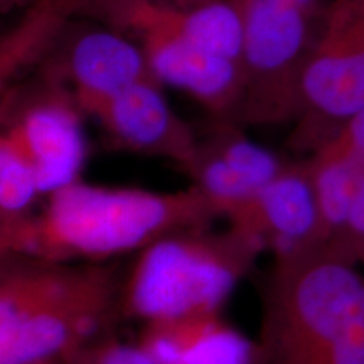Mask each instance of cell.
I'll return each instance as SVG.
<instances>
[{"label":"cell","instance_id":"cell-5","mask_svg":"<svg viewBox=\"0 0 364 364\" xmlns=\"http://www.w3.org/2000/svg\"><path fill=\"white\" fill-rule=\"evenodd\" d=\"M117 268L86 265L68 292L49 302L0 346V364H33L59 359L112 338L120 309Z\"/></svg>","mask_w":364,"mask_h":364},{"label":"cell","instance_id":"cell-1","mask_svg":"<svg viewBox=\"0 0 364 364\" xmlns=\"http://www.w3.org/2000/svg\"><path fill=\"white\" fill-rule=\"evenodd\" d=\"M220 208L196 186L177 193L76 181L38 215L0 223V252L44 262L108 260L177 231L209 226Z\"/></svg>","mask_w":364,"mask_h":364},{"label":"cell","instance_id":"cell-8","mask_svg":"<svg viewBox=\"0 0 364 364\" xmlns=\"http://www.w3.org/2000/svg\"><path fill=\"white\" fill-rule=\"evenodd\" d=\"M161 86L156 80L130 85L95 107L88 117L98 122L113 147L171 159L184 169L196 154L198 135L172 110Z\"/></svg>","mask_w":364,"mask_h":364},{"label":"cell","instance_id":"cell-17","mask_svg":"<svg viewBox=\"0 0 364 364\" xmlns=\"http://www.w3.org/2000/svg\"><path fill=\"white\" fill-rule=\"evenodd\" d=\"M318 43L364 56V27L339 11L331 0Z\"/></svg>","mask_w":364,"mask_h":364},{"label":"cell","instance_id":"cell-2","mask_svg":"<svg viewBox=\"0 0 364 364\" xmlns=\"http://www.w3.org/2000/svg\"><path fill=\"white\" fill-rule=\"evenodd\" d=\"M250 364H364V275L326 245L275 255Z\"/></svg>","mask_w":364,"mask_h":364},{"label":"cell","instance_id":"cell-18","mask_svg":"<svg viewBox=\"0 0 364 364\" xmlns=\"http://www.w3.org/2000/svg\"><path fill=\"white\" fill-rule=\"evenodd\" d=\"M322 147L338 150L341 154L356 159L364 166V110L349 120L329 142ZM321 149V147H318Z\"/></svg>","mask_w":364,"mask_h":364},{"label":"cell","instance_id":"cell-13","mask_svg":"<svg viewBox=\"0 0 364 364\" xmlns=\"http://www.w3.org/2000/svg\"><path fill=\"white\" fill-rule=\"evenodd\" d=\"M306 162L311 169L317 199L322 245H329L343 230L364 176V166L356 159L329 147L317 149Z\"/></svg>","mask_w":364,"mask_h":364},{"label":"cell","instance_id":"cell-23","mask_svg":"<svg viewBox=\"0 0 364 364\" xmlns=\"http://www.w3.org/2000/svg\"><path fill=\"white\" fill-rule=\"evenodd\" d=\"M363 265H364V262H363Z\"/></svg>","mask_w":364,"mask_h":364},{"label":"cell","instance_id":"cell-20","mask_svg":"<svg viewBox=\"0 0 364 364\" xmlns=\"http://www.w3.org/2000/svg\"><path fill=\"white\" fill-rule=\"evenodd\" d=\"M33 2L34 0H0V11H2V14H9L16 11V9L27 7Z\"/></svg>","mask_w":364,"mask_h":364},{"label":"cell","instance_id":"cell-21","mask_svg":"<svg viewBox=\"0 0 364 364\" xmlns=\"http://www.w3.org/2000/svg\"><path fill=\"white\" fill-rule=\"evenodd\" d=\"M172 2L184 9H196V7H203V6H209V4L220 2V0H172Z\"/></svg>","mask_w":364,"mask_h":364},{"label":"cell","instance_id":"cell-4","mask_svg":"<svg viewBox=\"0 0 364 364\" xmlns=\"http://www.w3.org/2000/svg\"><path fill=\"white\" fill-rule=\"evenodd\" d=\"M83 115L70 91L38 75L2 90L0 142L29 164L41 194L80 181L88 159Z\"/></svg>","mask_w":364,"mask_h":364},{"label":"cell","instance_id":"cell-6","mask_svg":"<svg viewBox=\"0 0 364 364\" xmlns=\"http://www.w3.org/2000/svg\"><path fill=\"white\" fill-rule=\"evenodd\" d=\"M36 71L70 91L85 115L130 85L156 80L139 44L90 19L71 21Z\"/></svg>","mask_w":364,"mask_h":364},{"label":"cell","instance_id":"cell-15","mask_svg":"<svg viewBox=\"0 0 364 364\" xmlns=\"http://www.w3.org/2000/svg\"><path fill=\"white\" fill-rule=\"evenodd\" d=\"M39 194L38 179L29 164L0 142V223L29 215L31 204Z\"/></svg>","mask_w":364,"mask_h":364},{"label":"cell","instance_id":"cell-7","mask_svg":"<svg viewBox=\"0 0 364 364\" xmlns=\"http://www.w3.org/2000/svg\"><path fill=\"white\" fill-rule=\"evenodd\" d=\"M80 19H90L142 46L186 39L243 65V27L228 0L184 9L172 0H83Z\"/></svg>","mask_w":364,"mask_h":364},{"label":"cell","instance_id":"cell-3","mask_svg":"<svg viewBox=\"0 0 364 364\" xmlns=\"http://www.w3.org/2000/svg\"><path fill=\"white\" fill-rule=\"evenodd\" d=\"M267 250L265 241L231 226L177 231L140 250L122 284V316L159 321L220 312Z\"/></svg>","mask_w":364,"mask_h":364},{"label":"cell","instance_id":"cell-12","mask_svg":"<svg viewBox=\"0 0 364 364\" xmlns=\"http://www.w3.org/2000/svg\"><path fill=\"white\" fill-rule=\"evenodd\" d=\"M83 0H34L29 11L0 44L2 90L31 68H38L59 34L71 21L80 19Z\"/></svg>","mask_w":364,"mask_h":364},{"label":"cell","instance_id":"cell-11","mask_svg":"<svg viewBox=\"0 0 364 364\" xmlns=\"http://www.w3.org/2000/svg\"><path fill=\"white\" fill-rule=\"evenodd\" d=\"M136 344L159 364H250L255 349L220 312L149 321Z\"/></svg>","mask_w":364,"mask_h":364},{"label":"cell","instance_id":"cell-16","mask_svg":"<svg viewBox=\"0 0 364 364\" xmlns=\"http://www.w3.org/2000/svg\"><path fill=\"white\" fill-rule=\"evenodd\" d=\"M354 263L364 262V176L359 182L348 218L334 241L326 245Z\"/></svg>","mask_w":364,"mask_h":364},{"label":"cell","instance_id":"cell-14","mask_svg":"<svg viewBox=\"0 0 364 364\" xmlns=\"http://www.w3.org/2000/svg\"><path fill=\"white\" fill-rule=\"evenodd\" d=\"M199 144L216 154L257 189L275 179L287 167L279 156L247 139L236 122L231 120H218L206 136L199 139Z\"/></svg>","mask_w":364,"mask_h":364},{"label":"cell","instance_id":"cell-9","mask_svg":"<svg viewBox=\"0 0 364 364\" xmlns=\"http://www.w3.org/2000/svg\"><path fill=\"white\" fill-rule=\"evenodd\" d=\"M231 226L265 241L275 255L322 245L321 218L307 162L287 164L275 179L226 211Z\"/></svg>","mask_w":364,"mask_h":364},{"label":"cell","instance_id":"cell-10","mask_svg":"<svg viewBox=\"0 0 364 364\" xmlns=\"http://www.w3.org/2000/svg\"><path fill=\"white\" fill-rule=\"evenodd\" d=\"M295 142L316 152L364 110V56L317 44L299 83Z\"/></svg>","mask_w":364,"mask_h":364},{"label":"cell","instance_id":"cell-22","mask_svg":"<svg viewBox=\"0 0 364 364\" xmlns=\"http://www.w3.org/2000/svg\"><path fill=\"white\" fill-rule=\"evenodd\" d=\"M33 364H61L59 359H43V361H36Z\"/></svg>","mask_w":364,"mask_h":364},{"label":"cell","instance_id":"cell-19","mask_svg":"<svg viewBox=\"0 0 364 364\" xmlns=\"http://www.w3.org/2000/svg\"><path fill=\"white\" fill-rule=\"evenodd\" d=\"M332 4L364 27V0H332Z\"/></svg>","mask_w":364,"mask_h":364}]
</instances>
